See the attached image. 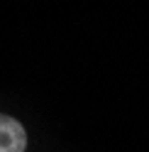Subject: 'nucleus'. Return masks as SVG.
Returning a JSON list of instances; mask_svg holds the SVG:
<instances>
[{
  "label": "nucleus",
  "instance_id": "nucleus-1",
  "mask_svg": "<svg viewBox=\"0 0 149 152\" xmlns=\"http://www.w3.org/2000/svg\"><path fill=\"white\" fill-rule=\"evenodd\" d=\"M27 135L25 128L10 115L0 113V152H25Z\"/></svg>",
  "mask_w": 149,
  "mask_h": 152
}]
</instances>
